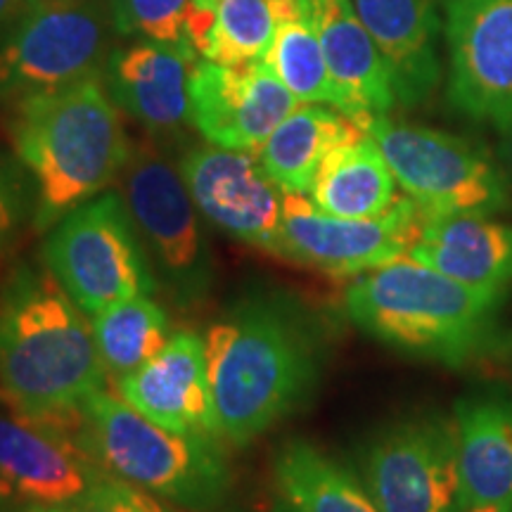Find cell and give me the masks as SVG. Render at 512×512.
Here are the masks:
<instances>
[{
  "mask_svg": "<svg viewBox=\"0 0 512 512\" xmlns=\"http://www.w3.org/2000/svg\"><path fill=\"white\" fill-rule=\"evenodd\" d=\"M510 366H512V347H510Z\"/></svg>",
  "mask_w": 512,
  "mask_h": 512,
  "instance_id": "obj_38",
  "label": "cell"
},
{
  "mask_svg": "<svg viewBox=\"0 0 512 512\" xmlns=\"http://www.w3.org/2000/svg\"><path fill=\"white\" fill-rule=\"evenodd\" d=\"M0 475L36 505H69L110 472L95 458L86 420H48L0 396Z\"/></svg>",
  "mask_w": 512,
  "mask_h": 512,
  "instance_id": "obj_12",
  "label": "cell"
},
{
  "mask_svg": "<svg viewBox=\"0 0 512 512\" xmlns=\"http://www.w3.org/2000/svg\"><path fill=\"white\" fill-rule=\"evenodd\" d=\"M190 0H107L114 34L136 41L190 43L185 12Z\"/></svg>",
  "mask_w": 512,
  "mask_h": 512,
  "instance_id": "obj_28",
  "label": "cell"
},
{
  "mask_svg": "<svg viewBox=\"0 0 512 512\" xmlns=\"http://www.w3.org/2000/svg\"><path fill=\"white\" fill-rule=\"evenodd\" d=\"M448 102L465 117L512 124V0H448Z\"/></svg>",
  "mask_w": 512,
  "mask_h": 512,
  "instance_id": "obj_13",
  "label": "cell"
},
{
  "mask_svg": "<svg viewBox=\"0 0 512 512\" xmlns=\"http://www.w3.org/2000/svg\"><path fill=\"white\" fill-rule=\"evenodd\" d=\"M38 188L15 152L0 150V256L8 254L27 230H34Z\"/></svg>",
  "mask_w": 512,
  "mask_h": 512,
  "instance_id": "obj_29",
  "label": "cell"
},
{
  "mask_svg": "<svg viewBox=\"0 0 512 512\" xmlns=\"http://www.w3.org/2000/svg\"><path fill=\"white\" fill-rule=\"evenodd\" d=\"M273 489L294 512H380L361 479L306 439L275 451Z\"/></svg>",
  "mask_w": 512,
  "mask_h": 512,
  "instance_id": "obj_23",
  "label": "cell"
},
{
  "mask_svg": "<svg viewBox=\"0 0 512 512\" xmlns=\"http://www.w3.org/2000/svg\"><path fill=\"white\" fill-rule=\"evenodd\" d=\"M17 498V491L12 489V484L5 479L3 475H0V512H3L5 508H10L12 503H15Z\"/></svg>",
  "mask_w": 512,
  "mask_h": 512,
  "instance_id": "obj_33",
  "label": "cell"
},
{
  "mask_svg": "<svg viewBox=\"0 0 512 512\" xmlns=\"http://www.w3.org/2000/svg\"><path fill=\"white\" fill-rule=\"evenodd\" d=\"M221 437L249 446L316 394L325 339L316 316L280 287L240 292L204 335Z\"/></svg>",
  "mask_w": 512,
  "mask_h": 512,
  "instance_id": "obj_1",
  "label": "cell"
},
{
  "mask_svg": "<svg viewBox=\"0 0 512 512\" xmlns=\"http://www.w3.org/2000/svg\"><path fill=\"white\" fill-rule=\"evenodd\" d=\"M363 136L366 131L335 107L302 102L256 150V159L280 190L309 195L323 159Z\"/></svg>",
  "mask_w": 512,
  "mask_h": 512,
  "instance_id": "obj_22",
  "label": "cell"
},
{
  "mask_svg": "<svg viewBox=\"0 0 512 512\" xmlns=\"http://www.w3.org/2000/svg\"><path fill=\"white\" fill-rule=\"evenodd\" d=\"M448 0H354L392 76L396 105L430 100L441 79L439 34Z\"/></svg>",
  "mask_w": 512,
  "mask_h": 512,
  "instance_id": "obj_18",
  "label": "cell"
},
{
  "mask_svg": "<svg viewBox=\"0 0 512 512\" xmlns=\"http://www.w3.org/2000/svg\"><path fill=\"white\" fill-rule=\"evenodd\" d=\"M358 479L380 512H460L453 415L425 411L387 422L358 453Z\"/></svg>",
  "mask_w": 512,
  "mask_h": 512,
  "instance_id": "obj_10",
  "label": "cell"
},
{
  "mask_svg": "<svg viewBox=\"0 0 512 512\" xmlns=\"http://www.w3.org/2000/svg\"><path fill=\"white\" fill-rule=\"evenodd\" d=\"M501 304L411 256L356 275L344 290V311L363 335L451 368L489 347Z\"/></svg>",
  "mask_w": 512,
  "mask_h": 512,
  "instance_id": "obj_4",
  "label": "cell"
},
{
  "mask_svg": "<svg viewBox=\"0 0 512 512\" xmlns=\"http://www.w3.org/2000/svg\"><path fill=\"white\" fill-rule=\"evenodd\" d=\"M465 512H512V505H477Z\"/></svg>",
  "mask_w": 512,
  "mask_h": 512,
  "instance_id": "obj_34",
  "label": "cell"
},
{
  "mask_svg": "<svg viewBox=\"0 0 512 512\" xmlns=\"http://www.w3.org/2000/svg\"><path fill=\"white\" fill-rule=\"evenodd\" d=\"M268 8L273 36L264 62L299 102L330 105L344 114V98L325 62L309 0H268Z\"/></svg>",
  "mask_w": 512,
  "mask_h": 512,
  "instance_id": "obj_25",
  "label": "cell"
},
{
  "mask_svg": "<svg viewBox=\"0 0 512 512\" xmlns=\"http://www.w3.org/2000/svg\"><path fill=\"white\" fill-rule=\"evenodd\" d=\"M67 512H178L174 503L150 494L143 486L107 475L95 482L86 494L64 505Z\"/></svg>",
  "mask_w": 512,
  "mask_h": 512,
  "instance_id": "obj_30",
  "label": "cell"
},
{
  "mask_svg": "<svg viewBox=\"0 0 512 512\" xmlns=\"http://www.w3.org/2000/svg\"><path fill=\"white\" fill-rule=\"evenodd\" d=\"M185 36L207 62L242 67L264 60L273 36L268 0H190Z\"/></svg>",
  "mask_w": 512,
  "mask_h": 512,
  "instance_id": "obj_26",
  "label": "cell"
},
{
  "mask_svg": "<svg viewBox=\"0 0 512 512\" xmlns=\"http://www.w3.org/2000/svg\"><path fill=\"white\" fill-rule=\"evenodd\" d=\"M29 8V0H0V31H8Z\"/></svg>",
  "mask_w": 512,
  "mask_h": 512,
  "instance_id": "obj_31",
  "label": "cell"
},
{
  "mask_svg": "<svg viewBox=\"0 0 512 512\" xmlns=\"http://www.w3.org/2000/svg\"><path fill=\"white\" fill-rule=\"evenodd\" d=\"M27 512H67V510L55 508V505H36V508H29Z\"/></svg>",
  "mask_w": 512,
  "mask_h": 512,
  "instance_id": "obj_35",
  "label": "cell"
},
{
  "mask_svg": "<svg viewBox=\"0 0 512 512\" xmlns=\"http://www.w3.org/2000/svg\"><path fill=\"white\" fill-rule=\"evenodd\" d=\"M192 202L228 238L278 256L285 192L259 159L219 145H192L178 159Z\"/></svg>",
  "mask_w": 512,
  "mask_h": 512,
  "instance_id": "obj_14",
  "label": "cell"
},
{
  "mask_svg": "<svg viewBox=\"0 0 512 512\" xmlns=\"http://www.w3.org/2000/svg\"><path fill=\"white\" fill-rule=\"evenodd\" d=\"M93 337L114 380L152 361L171 339V320L155 294L126 299L93 316Z\"/></svg>",
  "mask_w": 512,
  "mask_h": 512,
  "instance_id": "obj_27",
  "label": "cell"
},
{
  "mask_svg": "<svg viewBox=\"0 0 512 512\" xmlns=\"http://www.w3.org/2000/svg\"><path fill=\"white\" fill-rule=\"evenodd\" d=\"M34 3H46V0H29V5H34Z\"/></svg>",
  "mask_w": 512,
  "mask_h": 512,
  "instance_id": "obj_37",
  "label": "cell"
},
{
  "mask_svg": "<svg viewBox=\"0 0 512 512\" xmlns=\"http://www.w3.org/2000/svg\"><path fill=\"white\" fill-rule=\"evenodd\" d=\"M458 427L460 512L512 505V396L467 394L453 406Z\"/></svg>",
  "mask_w": 512,
  "mask_h": 512,
  "instance_id": "obj_21",
  "label": "cell"
},
{
  "mask_svg": "<svg viewBox=\"0 0 512 512\" xmlns=\"http://www.w3.org/2000/svg\"><path fill=\"white\" fill-rule=\"evenodd\" d=\"M408 256L491 297L512 290V223L494 214L425 216Z\"/></svg>",
  "mask_w": 512,
  "mask_h": 512,
  "instance_id": "obj_19",
  "label": "cell"
},
{
  "mask_svg": "<svg viewBox=\"0 0 512 512\" xmlns=\"http://www.w3.org/2000/svg\"><path fill=\"white\" fill-rule=\"evenodd\" d=\"M10 138L38 188L34 233H48L102 195L121 176L133 147L102 76L19 100L12 105Z\"/></svg>",
  "mask_w": 512,
  "mask_h": 512,
  "instance_id": "obj_3",
  "label": "cell"
},
{
  "mask_svg": "<svg viewBox=\"0 0 512 512\" xmlns=\"http://www.w3.org/2000/svg\"><path fill=\"white\" fill-rule=\"evenodd\" d=\"M498 155H501V162L505 164V169H508L512 176V124L501 128V145H498Z\"/></svg>",
  "mask_w": 512,
  "mask_h": 512,
  "instance_id": "obj_32",
  "label": "cell"
},
{
  "mask_svg": "<svg viewBox=\"0 0 512 512\" xmlns=\"http://www.w3.org/2000/svg\"><path fill=\"white\" fill-rule=\"evenodd\" d=\"M309 200L337 219H375L399 200L396 178L368 136L339 145L320 164Z\"/></svg>",
  "mask_w": 512,
  "mask_h": 512,
  "instance_id": "obj_24",
  "label": "cell"
},
{
  "mask_svg": "<svg viewBox=\"0 0 512 512\" xmlns=\"http://www.w3.org/2000/svg\"><path fill=\"white\" fill-rule=\"evenodd\" d=\"M366 136L425 216L496 214L510 207L503 171L470 140L387 114L368 121Z\"/></svg>",
  "mask_w": 512,
  "mask_h": 512,
  "instance_id": "obj_9",
  "label": "cell"
},
{
  "mask_svg": "<svg viewBox=\"0 0 512 512\" xmlns=\"http://www.w3.org/2000/svg\"><path fill=\"white\" fill-rule=\"evenodd\" d=\"M259 512H294V510L287 508L283 501H278L275 505H271V508H268V510H259Z\"/></svg>",
  "mask_w": 512,
  "mask_h": 512,
  "instance_id": "obj_36",
  "label": "cell"
},
{
  "mask_svg": "<svg viewBox=\"0 0 512 512\" xmlns=\"http://www.w3.org/2000/svg\"><path fill=\"white\" fill-rule=\"evenodd\" d=\"M3 275H5V273H3ZM3 275H0V280H3Z\"/></svg>",
  "mask_w": 512,
  "mask_h": 512,
  "instance_id": "obj_39",
  "label": "cell"
},
{
  "mask_svg": "<svg viewBox=\"0 0 512 512\" xmlns=\"http://www.w3.org/2000/svg\"><path fill=\"white\" fill-rule=\"evenodd\" d=\"M112 31L110 5L102 0L29 5L0 41V105L102 76Z\"/></svg>",
  "mask_w": 512,
  "mask_h": 512,
  "instance_id": "obj_8",
  "label": "cell"
},
{
  "mask_svg": "<svg viewBox=\"0 0 512 512\" xmlns=\"http://www.w3.org/2000/svg\"><path fill=\"white\" fill-rule=\"evenodd\" d=\"M197 60L190 43L133 41L112 50L102 83L114 105L150 136H174L190 121L188 81Z\"/></svg>",
  "mask_w": 512,
  "mask_h": 512,
  "instance_id": "obj_17",
  "label": "cell"
},
{
  "mask_svg": "<svg viewBox=\"0 0 512 512\" xmlns=\"http://www.w3.org/2000/svg\"><path fill=\"white\" fill-rule=\"evenodd\" d=\"M119 178L159 287L181 309H197L214 290L216 266L202 214L181 171L155 143L140 140Z\"/></svg>",
  "mask_w": 512,
  "mask_h": 512,
  "instance_id": "obj_7",
  "label": "cell"
},
{
  "mask_svg": "<svg viewBox=\"0 0 512 512\" xmlns=\"http://www.w3.org/2000/svg\"><path fill=\"white\" fill-rule=\"evenodd\" d=\"M114 394L164 430L221 437L204 337L197 332L171 335L152 361L114 380Z\"/></svg>",
  "mask_w": 512,
  "mask_h": 512,
  "instance_id": "obj_16",
  "label": "cell"
},
{
  "mask_svg": "<svg viewBox=\"0 0 512 512\" xmlns=\"http://www.w3.org/2000/svg\"><path fill=\"white\" fill-rule=\"evenodd\" d=\"M190 124L211 145L252 152L302 102L264 60L226 67L197 60L188 81Z\"/></svg>",
  "mask_w": 512,
  "mask_h": 512,
  "instance_id": "obj_15",
  "label": "cell"
},
{
  "mask_svg": "<svg viewBox=\"0 0 512 512\" xmlns=\"http://www.w3.org/2000/svg\"><path fill=\"white\" fill-rule=\"evenodd\" d=\"M325 62L344 98V114L366 131L396 107L387 64L358 17L354 0H309Z\"/></svg>",
  "mask_w": 512,
  "mask_h": 512,
  "instance_id": "obj_20",
  "label": "cell"
},
{
  "mask_svg": "<svg viewBox=\"0 0 512 512\" xmlns=\"http://www.w3.org/2000/svg\"><path fill=\"white\" fill-rule=\"evenodd\" d=\"M425 214L399 197L375 219H337L306 195L285 192L280 259L328 275H361L411 254Z\"/></svg>",
  "mask_w": 512,
  "mask_h": 512,
  "instance_id": "obj_11",
  "label": "cell"
},
{
  "mask_svg": "<svg viewBox=\"0 0 512 512\" xmlns=\"http://www.w3.org/2000/svg\"><path fill=\"white\" fill-rule=\"evenodd\" d=\"M83 420L110 475L190 512H219L228 503L233 470L214 434L164 430L105 389L83 406Z\"/></svg>",
  "mask_w": 512,
  "mask_h": 512,
  "instance_id": "obj_5",
  "label": "cell"
},
{
  "mask_svg": "<svg viewBox=\"0 0 512 512\" xmlns=\"http://www.w3.org/2000/svg\"><path fill=\"white\" fill-rule=\"evenodd\" d=\"M105 380L86 313L43 261L12 264L0 280V396L34 418L72 420Z\"/></svg>",
  "mask_w": 512,
  "mask_h": 512,
  "instance_id": "obj_2",
  "label": "cell"
},
{
  "mask_svg": "<svg viewBox=\"0 0 512 512\" xmlns=\"http://www.w3.org/2000/svg\"><path fill=\"white\" fill-rule=\"evenodd\" d=\"M41 261L86 316L159 292L136 221L114 190L57 221L43 240Z\"/></svg>",
  "mask_w": 512,
  "mask_h": 512,
  "instance_id": "obj_6",
  "label": "cell"
}]
</instances>
